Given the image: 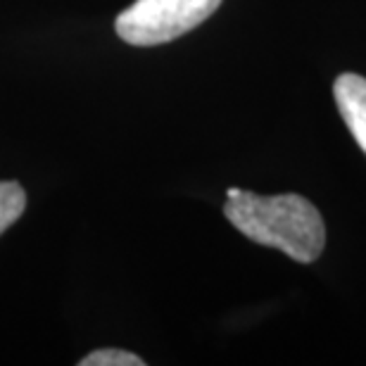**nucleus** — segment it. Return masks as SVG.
Masks as SVG:
<instances>
[{"instance_id": "obj_1", "label": "nucleus", "mask_w": 366, "mask_h": 366, "mask_svg": "<svg viewBox=\"0 0 366 366\" xmlns=\"http://www.w3.org/2000/svg\"><path fill=\"white\" fill-rule=\"evenodd\" d=\"M226 197V219L252 243L276 247L302 264L324 252V219L307 197L295 193L257 195L240 188H229Z\"/></svg>"}, {"instance_id": "obj_3", "label": "nucleus", "mask_w": 366, "mask_h": 366, "mask_svg": "<svg viewBox=\"0 0 366 366\" xmlns=\"http://www.w3.org/2000/svg\"><path fill=\"white\" fill-rule=\"evenodd\" d=\"M333 95L350 134L366 155V79L360 74H340L333 84Z\"/></svg>"}, {"instance_id": "obj_2", "label": "nucleus", "mask_w": 366, "mask_h": 366, "mask_svg": "<svg viewBox=\"0 0 366 366\" xmlns=\"http://www.w3.org/2000/svg\"><path fill=\"white\" fill-rule=\"evenodd\" d=\"M219 5L222 0H136L117 17L114 29L131 46H162L200 26Z\"/></svg>"}, {"instance_id": "obj_4", "label": "nucleus", "mask_w": 366, "mask_h": 366, "mask_svg": "<svg viewBox=\"0 0 366 366\" xmlns=\"http://www.w3.org/2000/svg\"><path fill=\"white\" fill-rule=\"evenodd\" d=\"M26 193L17 181H0V236L24 214Z\"/></svg>"}, {"instance_id": "obj_5", "label": "nucleus", "mask_w": 366, "mask_h": 366, "mask_svg": "<svg viewBox=\"0 0 366 366\" xmlns=\"http://www.w3.org/2000/svg\"><path fill=\"white\" fill-rule=\"evenodd\" d=\"M145 362L134 352H127V350H95L89 357H84L79 366H143Z\"/></svg>"}]
</instances>
